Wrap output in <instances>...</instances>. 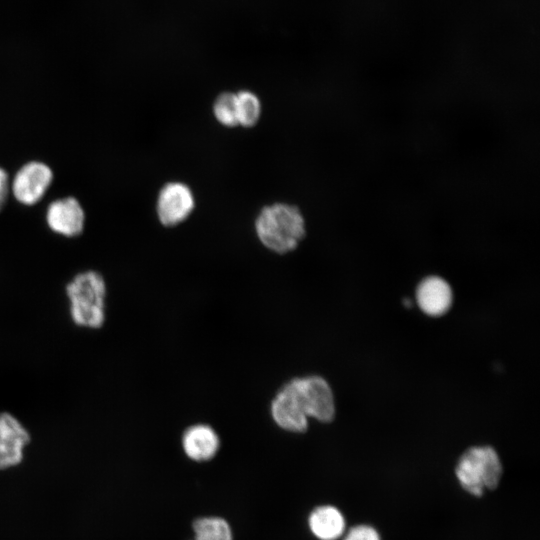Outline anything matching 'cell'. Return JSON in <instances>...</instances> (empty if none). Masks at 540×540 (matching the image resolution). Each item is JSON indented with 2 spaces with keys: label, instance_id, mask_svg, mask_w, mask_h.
Instances as JSON below:
<instances>
[{
  "label": "cell",
  "instance_id": "3957f363",
  "mask_svg": "<svg viewBox=\"0 0 540 540\" xmlns=\"http://www.w3.org/2000/svg\"><path fill=\"white\" fill-rule=\"evenodd\" d=\"M502 464L496 450L490 446H474L466 450L455 467L461 487L474 497L494 490L502 477Z\"/></svg>",
  "mask_w": 540,
  "mask_h": 540
},
{
  "label": "cell",
  "instance_id": "9a60e30c",
  "mask_svg": "<svg viewBox=\"0 0 540 540\" xmlns=\"http://www.w3.org/2000/svg\"><path fill=\"white\" fill-rule=\"evenodd\" d=\"M213 112L224 126L234 127L238 125L236 94L225 92L220 94L214 102Z\"/></svg>",
  "mask_w": 540,
  "mask_h": 540
},
{
  "label": "cell",
  "instance_id": "52a82bcc",
  "mask_svg": "<svg viewBox=\"0 0 540 540\" xmlns=\"http://www.w3.org/2000/svg\"><path fill=\"white\" fill-rule=\"evenodd\" d=\"M195 206L191 189L181 182L167 183L157 199V215L165 226H175L188 218Z\"/></svg>",
  "mask_w": 540,
  "mask_h": 540
},
{
  "label": "cell",
  "instance_id": "7a4b0ae2",
  "mask_svg": "<svg viewBox=\"0 0 540 540\" xmlns=\"http://www.w3.org/2000/svg\"><path fill=\"white\" fill-rule=\"evenodd\" d=\"M255 230L261 243L279 254L296 249L306 233L300 210L285 203L264 207L256 218Z\"/></svg>",
  "mask_w": 540,
  "mask_h": 540
},
{
  "label": "cell",
  "instance_id": "8fae6325",
  "mask_svg": "<svg viewBox=\"0 0 540 540\" xmlns=\"http://www.w3.org/2000/svg\"><path fill=\"white\" fill-rule=\"evenodd\" d=\"M182 447L191 460L208 461L217 454L220 448V439L211 426L195 424L184 431Z\"/></svg>",
  "mask_w": 540,
  "mask_h": 540
},
{
  "label": "cell",
  "instance_id": "8992f818",
  "mask_svg": "<svg viewBox=\"0 0 540 540\" xmlns=\"http://www.w3.org/2000/svg\"><path fill=\"white\" fill-rule=\"evenodd\" d=\"M270 411L274 422L288 432L302 433L308 428L309 418L291 380L276 393Z\"/></svg>",
  "mask_w": 540,
  "mask_h": 540
},
{
  "label": "cell",
  "instance_id": "e0dca14e",
  "mask_svg": "<svg viewBox=\"0 0 540 540\" xmlns=\"http://www.w3.org/2000/svg\"><path fill=\"white\" fill-rule=\"evenodd\" d=\"M7 181H8V176H7L6 171L0 168V208L4 204V200L6 197Z\"/></svg>",
  "mask_w": 540,
  "mask_h": 540
},
{
  "label": "cell",
  "instance_id": "2e32d148",
  "mask_svg": "<svg viewBox=\"0 0 540 540\" xmlns=\"http://www.w3.org/2000/svg\"><path fill=\"white\" fill-rule=\"evenodd\" d=\"M344 540H381L378 531L365 524L352 527L346 534Z\"/></svg>",
  "mask_w": 540,
  "mask_h": 540
},
{
  "label": "cell",
  "instance_id": "6da1fadb",
  "mask_svg": "<svg viewBox=\"0 0 540 540\" xmlns=\"http://www.w3.org/2000/svg\"><path fill=\"white\" fill-rule=\"evenodd\" d=\"M68 312L74 325L88 330L102 328L106 321L107 284L96 270L75 274L65 285Z\"/></svg>",
  "mask_w": 540,
  "mask_h": 540
},
{
  "label": "cell",
  "instance_id": "30bf717a",
  "mask_svg": "<svg viewBox=\"0 0 540 540\" xmlns=\"http://www.w3.org/2000/svg\"><path fill=\"white\" fill-rule=\"evenodd\" d=\"M420 309L429 316H441L451 307L453 293L447 281L439 276L423 279L416 290Z\"/></svg>",
  "mask_w": 540,
  "mask_h": 540
},
{
  "label": "cell",
  "instance_id": "7c38bea8",
  "mask_svg": "<svg viewBox=\"0 0 540 540\" xmlns=\"http://www.w3.org/2000/svg\"><path fill=\"white\" fill-rule=\"evenodd\" d=\"M309 528L319 540H337L345 531V519L341 511L332 505L316 507L309 515Z\"/></svg>",
  "mask_w": 540,
  "mask_h": 540
},
{
  "label": "cell",
  "instance_id": "4fadbf2b",
  "mask_svg": "<svg viewBox=\"0 0 540 540\" xmlns=\"http://www.w3.org/2000/svg\"><path fill=\"white\" fill-rule=\"evenodd\" d=\"M193 540H233L228 522L220 517H202L193 522Z\"/></svg>",
  "mask_w": 540,
  "mask_h": 540
},
{
  "label": "cell",
  "instance_id": "9c48e42d",
  "mask_svg": "<svg viewBox=\"0 0 540 540\" xmlns=\"http://www.w3.org/2000/svg\"><path fill=\"white\" fill-rule=\"evenodd\" d=\"M84 211L73 197H66L52 202L46 214L49 228L57 234L75 237L84 228Z\"/></svg>",
  "mask_w": 540,
  "mask_h": 540
},
{
  "label": "cell",
  "instance_id": "ba28073f",
  "mask_svg": "<svg viewBox=\"0 0 540 540\" xmlns=\"http://www.w3.org/2000/svg\"><path fill=\"white\" fill-rule=\"evenodd\" d=\"M52 178L53 173L46 164L29 162L15 175L12 185L13 194L25 205L35 204L48 189Z\"/></svg>",
  "mask_w": 540,
  "mask_h": 540
},
{
  "label": "cell",
  "instance_id": "5bb4252c",
  "mask_svg": "<svg viewBox=\"0 0 540 540\" xmlns=\"http://www.w3.org/2000/svg\"><path fill=\"white\" fill-rule=\"evenodd\" d=\"M238 125L254 126L261 114V104L258 97L250 91H240L236 94Z\"/></svg>",
  "mask_w": 540,
  "mask_h": 540
},
{
  "label": "cell",
  "instance_id": "277c9868",
  "mask_svg": "<svg viewBox=\"0 0 540 540\" xmlns=\"http://www.w3.org/2000/svg\"><path fill=\"white\" fill-rule=\"evenodd\" d=\"M291 382L308 418L331 422L335 416V403L328 382L317 375L297 377Z\"/></svg>",
  "mask_w": 540,
  "mask_h": 540
},
{
  "label": "cell",
  "instance_id": "5b68a950",
  "mask_svg": "<svg viewBox=\"0 0 540 540\" xmlns=\"http://www.w3.org/2000/svg\"><path fill=\"white\" fill-rule=\"evenodd\" d=\"M31 435L24 424L10 412H0V469L21 463Z\"/></svg>",
  "mask_w": 540,
  "mask_h": 540
}]
</instances>
